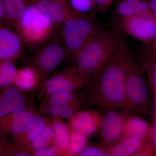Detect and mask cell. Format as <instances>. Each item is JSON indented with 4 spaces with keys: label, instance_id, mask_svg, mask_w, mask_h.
I'll return each instance as SVG.
<instances>
[{
    "label": "cell",
    "instance_id": "6da1fadb",
    "mask_svg": "<svg viewBox=\"0 0 156 156\" xmlns=\"http://www.w3.org/2000/svg\"><path fill=\"white\" fill-rule=\"evenodd\" d=\"M135 60L128 41L123 38L116 50L88 85L86 103L101 109H129L126 95L128 72Z\"/></svg>",
    "mask_w": 156,
    "mask_h": 156
},
{
    "label": "cell",
    "instance_id": "7a4b0ae2",
    "mask_svg": "<svg viewBox=\"0 0 156 156\" xmlns=\"http://www.w3.org/2000/svg\"><path fill=\"white\" fill-rule=\"evenodd\" d=\"M116 28L103 30L73 57L78 69L91 80L116 50L122 39Z\"/></svg>",
    "mask_w": 156,
    "mask_h": 156
},
{
    "label": "cell",
    "instance_id": "3957f363",
    "mask_svg": "<svg viewBox=\"0 0 156 156\" xmlns=\"http://www.w3.org/2000/svg\"><path fill=\"white\" fill-rule=\"evenodd\" d=\"M94 14L74 11L62 23L58 39L67 56L74 57L102 31Z\"/></svg>",
    "mask_w": 156,
    "mask_h": 156
},
{
    "label": "cell",
    "instance_id": "277c9868",
    "mask_svg": "<svg viewBox=\"0 0 156 156\" xmlns=\"http://www.w3.org/2000/svg\"><path fill=\"white\" fill-rule=\"evenodd\" d=\"M58 26L31 4L27 6L15 30L23 43L33 49L48 41Z\"/></svg>",
    "mask_w": 156,
    "mask_h": 156
},
{
    "label": "cell",
    "instance_id": "5b68a950",
    "mask_svg": "<svg viewBox=\"0 0 156 156\" xmlns=\"http://www.w3.org/2000/svg\"><path fill=\"white\" fill-rule=\"evenodd\" d=\"M144 69L134 60L128 72L126 95L129 109L153 118L154 101Z\"/></svg>",
    "mask_w": 156,
    "mask_h": 156
},
{
    "label": "cell",
    "instance_id": "8992f818",
    "mask_svg": "<svg viewBox=\"0 0 156 156\" xmlns=\"http://www.w3.org/2000/svg\"><path fill=\"white\" fill-rule=\"evenodd\" d=\"M91 81L73 65L48 78L40 89V96L45 98L56 92H77L87 88Z\"/></svg>",
    "mask_w": 156,
    "mask_h": 156
},
{
    "label": "cell",
    "instance_id": "52a82bcc",
    "mask_svg": "<svg viewBox=\"0 0 156 156\" xmlns=\"http://www.w3.org/2000/svg\"><path fill=\"white\" fill-rule=\"evenodd\" d=\"M67 56L63 45L56 38L46 44L31 58L29 65L38 73L42 86Z\"/></svg>",
    "mask_w": 156,
    "mask_h": 156
},
{
    "label": "cell",
    "instance_id": "ba28073f",
    "mask_svg": "<svg viewBox=\"0 0 156 156\" xmlns=\"http://www.w3.org/2000/svg\"><path fill=\"white\" fill-rule=\"evenodd\" d=\"M115 28L147 45L156 36V17L152 14H136L118 20Z\"/></svg>",
    "mask_w": 156,
    "mask_h": 156
},
{
    "label": "cell",
    "instance_id": "9c48e42d",
    "mask_svg": "<svg viewBox=\"0 0 156 156\" xmlns=\"http://www.w3.org/2000/svg\"><path fill=\"white\" fill-rule=\"evenodd\" d=\"M50 119L44 115L38 114L26 126L17 137L12 138L7 144L3 154L5 156H28L24 152L27 147L34 140L50 122Z\"/></svg>",
    "mask_w": 156,
    "mask_h": 156
},
{
    "label": "cell",
    "instance_id": "30bf717a",
    "mask_svg": "<svg viewBox=\"0 0 156 156\" xmlns=\"http://www.w3.org/2000/svg\"><path fill=\"white\" fill-rule=\"evenodd\" d=\"M117 110L107 111L99 129L101 144L106 148L122 136L124 122L129 115L127 111L119 112Z\"/></svg>",
    "mask_w": 156,
    "mask_h": 156
},
{
    "label": "cell",
    "instance_id": "8fae6325",
    "mask_svg": "<svg viewBox=\"0 0 156 156\" xmlns=\"http://www.w3.org/2000/svg\"><path fill=\"white\" fill-rule=\"evenodd\" d=\"M14 85L0 88V118L13 112L34 108L32 97Z\"/></svg>",
    "mask_w": 156,
    "mask_h": 156
},
{
    "label": "cell",
    "instance_id": "7c38bea8",
    "mask_svg": "<svg viewBox=\"0 0 156 156\" xmlns=\"http://www.w3.org/2000/svg\"><path fill=\"white\" fill-rule=\"evenodd\" d=\"M38 113L34 108H29L13 112L0 118V134L5 137H17Z\"/></svg>",
    "mask_w": 156,
    "mask_h": 156
},
{
    "label": "cell",
    "instance_id": "4fadbf2b",
    "mask_svg": "<svg viewBox=\"0 0 156 156\" xmlns=\"http://www.w3.org/2000/svg\"><path fill=\"white\" fill-rule=\"evenodd\" d=\"M103 115L96 110L80 109L67 120L68 124L71 129L80 132L88 137L99 130Z\"/></svg>",
    "mask_w": 156,
    "mask_h": 156
},
{
    "label": "cell",
    "instance_id": "5bb4252c",
    "mask_svg": "<svg viewBox=\"0 0 156 156\" xmlns=\"http://www.w3.org/2000/svg\"><path fill=\"white\" fill-rule=\"evenodd\" d=\"M22 41L17 33L0 24V62H14L22 55Z\"/></svg>",
    "mask_w": 156,
    "mask_h": 156
},
{
    "label": "cell",
    "instance_id": "9a60e30c",
    "mask_svg": "<svg viewBox=\"0 0 156 156\" xmlns=\"http://www.w3.org/2000/svg\"><path fill=\"white\" fill-rule=\"evenodd\" d=\"M31 4L58 25L62 24L73 11L68 3L55 0H32Z\"/></svg>",
    "mask_w": 156,
    "mask_h": 156
},
{
    "label": "cell",
    "instance_id": "2e32d148",
    "mask_svg": "<svg viewBox=\"0 0 156 156\" xmlns=\"http://www.w3.org/2000/svg\"><path fill=\"white\" fill-rule=\"evenodd\" d=\"M152 131L153 125L147 121L140 117L129 115L124 122L123 135L146 141L151 140Z\"/></svg>",
    "mask_w": 156,
    "mask_h": 156
},
{
    "label": "cell",
    "instance_id": "e0dca14e",
    "mask_svg": "<svg viewBox=\"0 0 156 156\" xmlns=\"http://www.w3.org/2000/svg\"><path fill=\"white\" fill-rule=\"evenodd\" d=\"M13 85L23 92L28 93L41 89L42 83L37 70L29 64L17 70Z\"/></svg>",
    "mask_w": 156,
    "mask_h": 156
},
{
    "label": "cell",
    "instance_id": "ac0fdd59",
    "mask_svg": "<svg viewBox=\"0 0 156 156\" xmlns=\"http://www.w3.org/2000/svg\"><path fill=\"white\" fill-rule=\"evenodd\" d=\"M145 141L137 138L122 135L107 147L109 156H134Z\"/></svg>",
    "mask_w": 156,
    "mask_h": 156
},
{
    "label": "cell",
    "instance_id": "d6986e66",
    "mask_svg": "<svg viewBox=\"0 0 156 156\" xmlns=\"http://www.w3.org/2000/svg\"><path fill=\"white\" fill-rule=\"evenodd\" d=\"M5 17V25L15 29L25 13L27 5L25 0H2Z\"/></svg>",
    "mask_w": 156,
    "mask_h": 156
},
{
    "label": "cell",
    "instance_id": "ffe728a7",
    "mask_svg": "<svg viewBox=\"0 0 156 156\" xmlns=\"http://www.w3.org/2000/svg\"><path fill=\"white\" fill-rule=\"evenodd\" d=\"M51 125L55 133L54 145L58 147L61 151V156L68 155L70 128L62 119L51 117Z\"/></svg>",
    "mask_w": 156,
    "mask_h": 156
},
{
    "label": "cell",
    "instance_id": "44dd1931",
    "mask_svg": "<svg viewBox=\"0 0 156 156\" xmlns=\"http://www.w3.org/2000/svg\"><path fill=\"white\" fill-rule=\"evenodd\" d=\"M79 102L86 103L84 94L77 92H58L44 98L41 105L45 106H59Z\"/></svg>",
    "mask_w": 156,
    "mask_h": 156
},
{
    "label": "cell",
    "instance_id": "7402d4cb",
    "mask_svg": "<svg viewBox=\"0 0 156 156\" xmlns=\"http://www.w3.org/2000/svg\"><path fill=\"white\" fill-rule=\"evenodd\" d=\"M85 104L83 102H79L54 106H45L41 105L40 111L43 115L68 120L81 109Z\"/></svg>",
    "mask_w": 156,
    "mask_h": 156
},
{
    "label": "cell",
    "instance_id": "603a6c76",
    "mask_svg": "<svg viewBox=\"0 0 156 156\" xmlns=\"http://www.w3.org/2000/svg\"><path fill=\"white\" fill-rule=\"evenodd\" d=\"M54 142L55 133L50 121L40 135L25 148L24 151L31 156L33 152L54 145Z\"/></svg>",
    "mask_w": 156,
    "mask_h": 156
},
{
    "label": "cell",
    "instance_id": "cb8c5ba5",
    "mask_svg": "<svg viewBox=\"0 0 156 156\" xmlns=\"http://www.w3.org/2000/svg\"><path fill=\"white\" fill-rule=\"evenodd\" d=\"M88 137L81 132L70 128L68 155L80 156L89 144Z\"/></svg>",
    "mask_w": 156,
    "mask_h": 156
},
{
    "label": "cell",
    "instance_id": "d4e9b609",
    "mask_svg": "<svg viewBox=\"0 0 156 156\" xmlns=\"http://www.w3.org/2000/svg\"><path fill=\"white\" fill-rule=\"evenodd\" d=\"M17 70L14 62H0V88L13 85Z\"/></svg>",
    "mask_w": 156,
    "mask_h": 156
},
{
    "label": "cell",
    "instance_id": "484cf974",
    "mask_svg": "<svg viewBox=\"0 0 156 156\" xmlns=\"http://www.w3.org/2000/svg\"><path fill=\"white\" fill-rule=\"evenodd\" d=\"M72 9L79 13L88 14L96 9L94 0H69Z\"/></svg>",
    "mask_w": 156,
    "mask_h": 156
},
{
    "label": "cell",
    "instance_id": "4316f807",
    "mask_svg": "<svg viewBox=\"0 0 156 156\" xmlns=\"http://www.w3.org/2000/svg\"><path fill=\"white\" fill-rule=\"evenodd\" d=\"M115 13L119 18L118 20L136 14L134 8L125 0L119 1L116 6Z\"/></svg>",
    "mask_w": 156,
    "mask_h": 156
},
{
    "label": "cell",
    "instance_id": "83f0119b",
    "mask_svg": "<svg viewBox=\"0 0 156 156\" xmlns=\"http://www.w3.org/2000/svg\"><path fill=\"white\" fill-rule=\"evenodd\" d=\"M80 156H109L106 147L102 144H89L85 147Z\"/></svg>",
    "mask_w": 156,
    "mask_h": 156
},
{
    "label": "cell",
    "instance_id": "f1b7e54d",
    "mask_svg": "<svg viewBox=\"0 0 156 156\" xmlns=\"http://www.w3.org/2000/svg\"><path fill=\"white\" fill-rule=\"evenodd\" d=\"M148 81L153 94L154 99L156 100V61H151L146 64Z\"/></svg>",
    "mask_w": 156,
    "mask_h": 156
},
{
    "label": "cell",
    "instance_id": "f546056e",
    "mask_svg": "<svg viewBox=\"0 0 156 156\" xmlns=\"http://www.w3.org/2000/svg\"><path fill=\"white\" fill-rule=\"evenodd\" d=\"M31 156H61V151L58 147L55 145L41 149L33 152Z\"/></svg>",
    "mask_w": 156,
    "mask_h": 156
},
{
    "label": "cell",
    "instance_id": "4dcf8cb0",
    "mask_svg": "<svg viewBox=\"0 0 156 156\" xmlns=\"http://www.w3.org/2000/svg\"><path fill=\"white\" fill-rule=\"evenodd\" d=\"M155 154V149L151 140H147L144 142L140 148L134 156H153Z\"/></svg>",
    "mask_w": 156,
    "mask_h": 156
},
{
    "label": "cell",
    "instance_id": "1f68e13d",
    "mask_svg": "<svg viewBox=\"0 0 156 156\" xmlns=\"http://www.w3.org/2000/svg\"><path fill=\"white\" fill-rule=\"evenodd\" d=\"M96 9L100 12H104L110 8L114 0H94Z\"/></svg>",
    "mask_w": 156,
    "mask_h": 156
},
{
    "label": "cell",
    "instance_id": "d6a6232c",
    "mask_svg": "<svg viewBox=\"0 0 156 156\" xmlns=\"http://www.w3.org/2000/svg\"><path fill=\"white\" fill-rule=\"evenodd\" d=\"M154 106V124L153 125L152 134L151 140L155 149V154L156 155V107Z\"/></svg>",
    "mask_w": 156,
    "mask_h": 156
},
{
    "label": "cell",
    "instance_id": "836d02e7",
    "mask_svg": "<svg viewBox=\"0 0 156 156\" xmlns=\"http://www.w3.org/2000/svg\"><path fill=\"white\" fill-rule=\"evenodd\" d=\"M147 3L150 10L156 17V0H145Z\"/></svg>",
    "mask_w": 156,
    "mask_h": 156
},
{
    "label": "cell",
    "instance_id": "e575fe53",
    "mask_svg": "<svg viewBox=\"0 0 156 156\" xmlns=\"http://www.w3.org/2000/svg\"><path fill=\"white\" fill-rule=\"evenodd\" d=\"M152 44V48L151 51V60L149 62L156 61V36Z\"/></svg>",
    "mask_w": 156,
    "mask_h": 156
},
{
    "label": "cell",
    "instance_id": "d590c367",
    "mask_svg": "<svg viewBox=\"0 0 156 156\" xmlns=\"http://www.w3.org/2000/svg\"><path fill=\"white\" fill-rule=\"evenodd\" d=\"M0 19L2 21L4 25V24L5 25V11H4L2 2V0H0Z\"/></svg>",
    "mask_w": 156,
    "mask_h": 156
},
{
    "label": "cell",
    "instance_id": "8d00e7d4",
    "mask_svg": "<svg viewBox=\"0 0 156 156\" xmlns=\"http://www.w3.org/2000/svg\"><path fill=\"white\" fill-rule=\"evenodd\" d=\"M6 146H4L2 142L0 140V153H2L5 151Z\"/></svg>",
    "mask_w": 156,
    "mask_h": 156
},
{
    "label": "cell",
    "instance_id": "74e56055",
    "mask_svg": "<svg viewBox=\"0 0 156 156\" xmlns=\"http://www.w3.org/2000/svg\"><path fill=\"white\" fill-rule=\"evenodd\" d=\"M55 1H58V2H61L68 3L67 0H55Z\"/></svg>",
    "mask_w": 156,
    "mask_h": 156
},
{
    "label": "cell",
    "instance_id": "f35d334b",
    "mask_svg": "<svg viewBox=\"0 0 156 156\" xmlns=\"http://www.w3.org/2000/svg\"><path fill=\"white\" fill-rule=\"evenodd\" d=\"M154 105L156 107V100H154Z\"/></svg>",
    "mask_w": 156,
    "mask_h": 156
},
{
    "label": "cell",
    "instance_id": "ab89813d",
    "mask_svg": "<svg viewBox=\"0 0 156 156\" xmlns=\"http://www.w3.org/2000/svg\"><path fill=\"white\" fill-rule=\"evenodd\" d=\"M0 24H3V25H4V24H3L2 21V20H1V19H0Z\"/></svg>",
    "mask_w": 156,
    "mask_h": 156
},
{
    "label": "cell",
    "instance_id": "60d3db41",
    "mask_svg": "<svg viewBox=\"0 0 156 156\" xmlns=\"http://www.w3.org/2000/svg\"></svg>",
    "mask_w": 156,
    "mask_h": 156
}]
</instances>
